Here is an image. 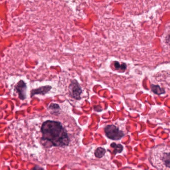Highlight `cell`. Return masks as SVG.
<instances>
[{
  "label": "cell",
  "mask_w": 170,
  "mask_h": 170,
  "mask_svg": "<svg viewBox=\"0 0 170 170\" xmlns=\"http://www.w3.org/2000/svg\"><path fill=\"white\" fill-rule=\"evenodd\" d=\"M42 140L49 142L52 146H68L70 139L68 133L61 123L55 121L47 120L43 123L41 128Z\"/></svg>",
  "instance_id": "cell-1"
},
{
  "label": "cell",
  "mask_w": 170,
  "mask_h": 170,
  "mask_svg": "<svg viewBox=\"0 0 170 170\" xmlns=\"http://www.w3.org/2000/svg\"><path fill=\"white\" fill-rule=\"evenodd\" d=\"M150 161L152 166L158 170H170V146L159 145L152 149Z\"/></svg>",
  "instance_id": "cell-2"
},
{
  "label": "cell",
  "mask_w": 170,
  "mask_h": 170,
  "mask_svg": "<svg viewBox=\"0 0 170 170\" xmlns=\"http://www.w3.org/2000/svg\"><path fill=\"white\" fill-rule=\"evenodd\" d=\"M105 132L107 137L113 140H119L124 136V133L114 125L106 126L105 128Z\"/></svg>",
  "instance_id": "cell-3"
},
{
  "label": "cell",
  "mask_w": 170,
  "mask_h": 170,
  "mask_svg": "<svg viewBox=\"0 0 170 170\" xmlns=\"http://www.w3.org/2000/svg\"><path fill=\"white\" fill-rule=\"evenodd\" d=\"M69 92L71 96L73 98L76 100L81 99V94L82 92V90L76 80H73L71 82L69 86Z\"/></svg>",
  "instance_id": "cell-4"
},
{
  "label": "cell",
  "mask_w": 170,
  "mask_h": 170,
  "mask_svg": "<svg viewBox=\"0 0 170 170\" xmlns=\"http://www.w3.org/2000/svg\"><path fill=\"white\" fill-rule=\"evenodd\" d=\"M16 91L19 95V98L21 100H24L26 97V92L27 86L23 80H20L15 86Z\"/></svg>",
  "instance_id": "cell-5"
},
{
  "label": "cell",
  "mask_w": 170,
  "mask_h": 170,
  "mask_svg": "<svg viewBox=\"0 0 170 170\" xmlns=\"http://www.w3.org/2000/svg\"><path fill=\"white\" fill-rule=\"evenodd\" d=\"M52 87L51 86H44L42 87H39L37 89H33L31 91V97H33L34 95L36 94H42L44 95L45 94L48 93Z\"/></svg>",
  "instance_id": "cell-6"
},
{
  "label": "cell",
  "mask_w": 170,
  "mask_h": 170,
  "mask_svg": "<svg viewBox=\"0 0 170 170\" xmlns=\"http://www.w3.org/2000/svg\"><path fill=\"white\" fill-rule=\"evenodd\" d=\"M110 147L114 148L113 154L114 155L116 154L117 153H120L122 152L123 149V147L122 145L120 144H116L115 143H112L110 145Z\"/></svg>",
  "instance_id": "cell-7"
},
{
  "label": "cell",
  "mask_w": 170,
  "mask_h": 170,
  "mask_svg": "<svg viewBox=\"0 0 170 170\" xmlns=\"http://www.w3.org/2000/svg\"><path fill=\"white\" fill-rule=\"evenodd\" d=\"M106 151L105 149L102 147H99L96 149L95 152V156L98 158H101L103 157L104 156V155L106 153Z\"/></svg>",
  "instance_id": "cell-8"
},
{
  "label": "cell",
  "mask_w": 170,
  "mask_h": 170,
  "mask_svg": "<svg viewBox=\"0 0 170 170\" xmlns=\"http://www.w3.org/2000/svg\"><path fill=\"white\" fill-rule=\"evenodd\" d=\"M152 90L154 93L157 94H161L164 93V92L163 91L162 89L159 87L158 86L152 85Z\"/></svg>",
  "instance_id": "cell-9"
},
{
  "label": "cell",
  "mask_w": 170,
  "mask_h": 170,
  "mask_svg": "<svg viewBox=\"0 0 170 170\" xmlns=\"http://www.w3.org/2000/svg\"><path fill=\"white\" fill-rule=\"evenodd\" d=\"M49 108L51 109V110H58L59 109H60V107L59 105L56 103H52L49 106Z\"/></svg>",
  "instance_id": "cell-10"
},
{
  "label": "cell",
  "mask_w": 170,
  "mask_h": 170,
  "mask_svg": "<svg viewBox=\"0 0 170 170\" xmlns=\"http://www.w3.org/2000/svg\"><path fill=\"white\" fill-rule=\"evenodd\" d=\"M114 67H115L116 69H117V70L121 69V65L117 61H115V62H114Z\"/></svg>",
  "instance_id": "cell-11"
},
{
  "label": "cell",
  "mask_w": 170,
  "mask_h": 170,
  "mask_svg": "<svg viewBox=\"0 0 170 170\" xmlns=\"http://www.w3.org/2000/svg\"><path fill=\"white\" fill-rule=\"evenodd\" d=\"M167 39H166L167 42L168 43V44H170V35L169 36L167 37Z\"/></svg>",
  "instance_id": "cell-12"
},
{
  "label": "cell",
  "mask_w": 170,
  "mask_h": 170,
  "mask_svg": "<svg viewBox=\"0 0 170 170\" xmlns=\"http://www.w3.org/2000/svg\"><path fill=\"white\" fill-rule=\"evenodd\" d=\"M33 169H43L42 168H40V167H38L36 166V167H35L34 168H33Z\"/></svg>",
  "instance_id": "cell-13"
}]
</instances>
